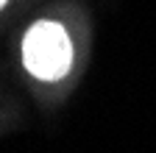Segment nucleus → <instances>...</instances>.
Listing matches in <instances>:
<instances>
[{
    "label": "nucleus",
    "mask_w": 156,
    "mask_h": 153,
    "mask_svg": "<svg viewBox=\"0 0 156 153\" xmlns=\"http://www.w3.org/2000/svg\"><path fill=\"white\" fill-rule=\"evenodd\" d=\"M23 64L39 81H58L73 67L70 33L50 20H39L23 39Z\"/></svg>",
    "instance_id": "1"
},
{
    "label": "nucleus",
    "mask_w": 156,
    "mask_h": 153,
    "mask_svg": "<svg viewBox=\"0 0 156 153\" xmlns=\"http://www.w3.org/2000/svg\"><path fill=\"white\" fill-rule=\"evenodd\" d=\"M6 3H9V0H0V9H3V6H6Z\"/></svg>",
    "instance_id": "2"
}]
</instances>
